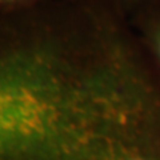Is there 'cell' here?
<instances>
[{"label":"cell","instance_id":"obj_1","mask_svg":"<svg viewBox=\"0 0 160 160\" xmlns=\"http://www.w3.org/2000/svg\"><path fill=\"white\" fill-rule=\"evenodd\" d=\"M0 160H160V76L111 0L0 12Z\"/></svg>","mask_w":160,"mask_h":160},{"label":"cell","instance_id":"obj_2","mask_svg":"<svg viewBox=\"0 0 160 160\" xmlns=\"http://www.w3.org/2000/svg\"><path fill=\"white\" fill-rule=\"evenodd\" d=\"M128 19L160 76V3L140 9Z\"/></svg>","mask_w":160,"mask_h":160},{"label":"cell","instance_id":"obj_3","mask_svg":"<svg viewBox=\"0 0 160 160\" xmlns=\"http://www.w3.org/2000/svg\"><path fill=\"white\" fill-rule=\"evenodd\" d=\"M120 11H122L127 18L136 13L140 9H144L147 7L159 4L160 0H111Z\"/></svg>","mask_w":160,"mask_h":160},{"label":"cell","instance_id":"obj_4","mask_svg":"<svg viewBox=\"0 0 160 160\" xmlns=\"http://www.w3.org/2000/svg\"><path fill=\"white\" fill-rule=\"evenodd\" d=\"M46 2H51V0H0V12L33 7Z\"/></svg>","mask_w":160,"mask_h":160}]
</instances>
